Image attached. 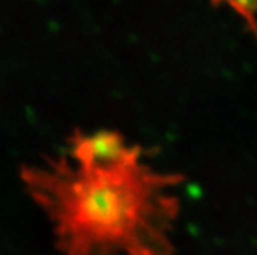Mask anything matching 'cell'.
<instances>
[{"mask_svg": "<svg viewBox=\"0 0 257 255\" xmlns=\"http://www.w3.org/2000/svg\"><path fill=\"white\" fill-rule=\"evenodd\" d=\"M60 255H174L183 175L157 171L114 131L76 132L57 158L22 171Z\"/></svg>", "mask_w": 257, "mask_h": 255, "instance_id": "6da1fadb", "label": "cell"}]
</instances>
